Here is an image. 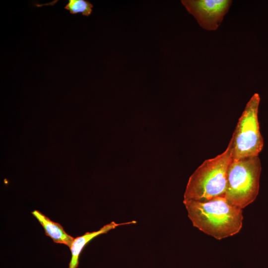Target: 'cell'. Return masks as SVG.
<instances>
[{
  "mask_svg": "<svg viewBox=\"0 0 268 268\" xmlns=\"http://www.w3.org/2000/svg\"><path fill=\"white\" fill-rule=\"evenodd\" d=\"M183 203L193 226L217 240L233 236L242 227V209L231 204L225 197Z\"/></svg>",
  "mask_w": 268,
  "mask_h": 268,
  "instance_id": "6da1fadb",
  "label": "cell"
},
{
  "mask_svg": "<svg viewBox=\"0 0 268 268\" xmlns=\"http://www.w3.org/2000/svg\"><path fill=\"white\" fill-rule=\"evenodd\" d=\"M231 160L230 140L222 153L204 160L190 176L184 201H205L217 197H225L227 169Z\"/></svg>",
  "mask_w": 268,
  "mask_h": 268,
  "instance_id": "7a4b0ae2",
  "label": "cell"
},
{
  "mask_svg": "<svg viewBox=\"0 0 268 268\" xmlns=\"http://www.w3.org/2000/svg\"><path fill=\"white\" fill-rule=\"evenodd\" d=\"M262 166L258 156L232 159L227 172L225 197L231 204L243 208L256 199Z\"/></svg>",
  "mask_w": 268,
  "mask_h": 268,
  "instance_id": "3957f363",
  "label": "cell"
},
{
  "mask_svg": "<svg viewBox=\"0 0 268 268\" xmlns=\"http://www.w3.org/2000/svg\"><path fill=\"white\" fill-rule=\"evenodd\" d=\"M260 97L255 93L247 103L230 139L233 159L258 156L264 146L260 131L258 109Z\"/></svg>",
  "mask_w": 268,
  "mask_h": 268,
  "instance_id": "277c9868",
  "label": "cell"
},
{
  "mask_svg": "<svg viewBox=\"0 0 268 268\" xmlns=\"http://www.w3.org/2000/svg\"><path fill=\"white\" fill-rule=\"evenodd\" d=\"M181 2L201 27L207 30H215L228 12L232 0H183Z\"/></svg>",
  "mask_w": 268,
  "mask_h": 268,
  "instance_id": "5b68a950",
  "label": "cell"
},
{
  "mask_svg": "<svg viewBox=\"0 0 268 268\" xmlns=\"http://www.w3.org/2000/svg\"><path fill=\"white\" fill-rule=\"evenodd\" d=\"M136 221H131L126 222L117 223L112 221L110 223L104 225L99 230L93 232H87L83 235L74 238L71 247L69 248L71 257L68 268H77L79 264V255L85 245L95 237L103 234L107 233L109 231L116 227L128 224H135Z\"/></svg>",
  "mask_w": 268,
  "mask_h": 268,
  "instance_id": "8992f818",
  "label": "cell"
},
{
  "mask_svg": "<svg viewBox=\"0 0 268 268\" xmlns=\"http://www.w3.org/2000/svg\"><path fill=\"white\" fill-rule=\"evenodd\" d=\"M31 213L43 227L46 235L50 237L54 242L66 245L69 248L71 247L74 238L68 235L61 225L52 221L37 210H33Z\"/></svg>",
  "mask_w": 268,
  "mask_h": 268,
  "instance_id": "52a82bcc",
  "label": "cell"
},
{
  "mask_svg": "<svg viewBox=\"0 0 268 268\" xmlns=\"http://www.w3.org/2000/svg\"><path fill=\"white\" fill-rule=\"evenodd\" d=\"M93 4L86 0H69L65 8L70 14L81 13L84 16H89L92 11Z\"/></svg>",
  "mask_w": 268,
  "mask_h": 268,
  "instance_id": "ba28073f",
  "label": "cell"
}]
</instances>
